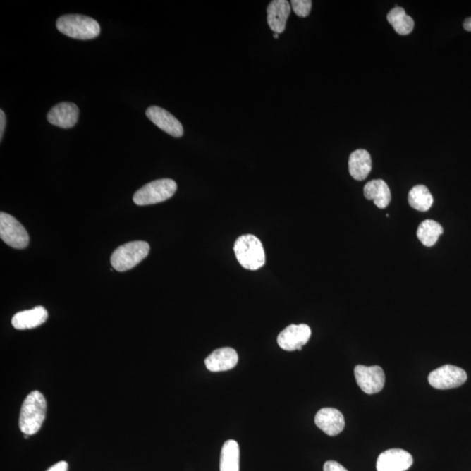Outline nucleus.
<instances>
[{
    "mask_svg": "<svg viewBox=\"0 0 471 471\" xmlns=\"http://www.w3.org/2000/svg\"><path fill=\"white\" fill-rule=\"evenodd\" d=\"M47 400L42 393L35 390L29 393L22 404L18 425L24 435L32 436L39 432L45 421Z\"/></svg>",
    "mask_w": 471,
    "mask_h": 471,
    "instance_id": "nucleus-1",
    "label": "nucleus"
},
{
    "mask_svg": "<svg viewBox=\"0 0 471 471\" xmlns=\"http://www.w3.org/2000/svg\"><path fill=\"white\" fill-rule=\"evenodd\" d=\"M234 252L239 264L245 269L256 271L264 266L266 253L256 236L243 235L235 242Z\"/></svg>",
    "mask_w": 471,
    "mask_h": 471,
    "instance_id": "nucleus-2",
    "label": "nucleus"
},
{
    "mask_svg": "<svg viewBox=\"0 0 471 471\" xmlns=\"http://www.w3.org/2000/svg\"><path fill=\"white\" fill-rule=\"evenodd\" d=\"M56 27L59 31L70 38L92 39L100 35L101 27L93 18L70 14L58 18Z\"/></svg>",
    "mask_w": 471,
    "mask_h": 471,
    "instance_id": "nucleus-3",
    "label": "nucleus"
},
{
    "mask_svg": "<svg viewBox=\"0 0 471 471\" xmlns=\"http://www.w3.org/2000/svg\"><path fill=\"white\" fill-rule=\"evenodd\" d=\"M149 245L145 241L130 242L121 245L112 254V267L117 271L130 270L149 255Z\"/></svg>",
    "mask_w": 471,
    "mask_h": 471,
    "instance_id": "nucleus-4",
    "label": "nucleus"
},
{
    "mask_svg": "<svg viewBox=\"0 0 471 471\" xmlns=\"http://www.w3.org/2000/svg\"><path fill=\"white\" fill-rule=\"evenodd\" d=\"M178 185L171 179L156 180L147 183L134 195L133 200L136 205L145 206L159 204L174 196Z\"/></svg>",
    "mask_w": 471,
    "mask_h": 471,
    "instance_id": "nucleus-5",
    "label": "nucleus"
},
{
    "mask_svg": "<svg viewBox=\"0 0 471 471\" xmlns=\"http://www.w3.org/2000/svg\"><path fill=\"white\" fill-rule=\"evenodd\" d=\"M0 237L6 245L16 249H25L29 244V235L25 227L5 212L0 213Z\"/></svg>",
    "mask_w": 471,
    "mask_h": 471,
    "instance_id": "nucleus-6",
    "label": "nucleus"
},
{
    "mask_svg": "<svg viewBox=\"0 0 471 471\" xmlns=\"http://www.w3.org/2000/svg\"><path fill=\"white\" fill-rule=\"evenodd\" d=\"M465 370L453 365H444L432 372L428 380L429 384L436 389H451L462 386L467 381Z\"/></svg>",
    "mask_w": 471,
    "mask_h": 471,
    "instance_id": "nucleus-7",
    "label": "nucleus"
},
{
    "mask_svg": "<svg viewBox=\"0 0 471 471\" xmlns=\"http://www.w3.org/2000/svg\"><path fill=\"white\" fill-rule=\"evenodd\" d=\"M355 375L357 384L369 395L381 392L384 387L385 374L381 367L358 365L355 367Z\"/></svg>",
    "mask_w": 471,
    "mask_h": 471,
    "instance_id": "nucleus-8",
    "label": "nucleus"
},
{
    "mask_svg": "<svg viewBox=\"0 0 471 471\" xmlns=\"http://www.w3.org/2000/svg\"><path fill=\"white\" fill-rule=\"evenodd\" d=\"M312 331L305 324L290 325L279 334L278 344L283 350H302V348L310 340Z\"/></svg>",
    "mask_w": 471,
    "mask_h": 471,
    "instance_id": "nucleus-9",
    "label": "nucleus"
},
{
    "mask_svg": "<svg viewBox=\"0 0 471 471\" xmlns=\"http://www.w3.org/2000/svg\"><path fill=\"white\" fill-rule=\"evenodd\" d=\"M413 465V456L400 448H391L379 455L377 471H406Z\"/></svg>",
    "mask_w": 471,
    "mask_h": 471,
    "instance_id": "nucleus-10",
    "label": "nucleus"
},
{
    "mask_svg": "<svg viewBox=\"0 0 471 471\" xmlns=\"http://www.w3.org/2000/svg\"><path fill=\"white\" fill-rule=\"evenodd\" d=\"M146 116L154 124H156L158 128L166 132L169 135L173 136V137H182L183 135L182 123L167 110L161 109L160 106H149L146 110Z\"/></svg>",
    "mask_w": 471,
    "mask_h": 471,
    "instance_id": "nucleus-11",
    "label": "nucleus"
},
{
    "mask_svg": "<svg viewBox=\"0 0 471 471\" xmlns=\"http://www.w3.org/2000/svg\"><path fill=\"white\" fill-rule=\"evenodd\" d=\"M80 110L75 103L61 102L47 114V121L54 126L70 128L78 121Z\"/></svg>",
    "mask_w": 471,
    "mask_h": 471,
    "instance_id": "nucleus-12",
    "label": "nucleus"
},
{
    "mask_svg": "<svg viewBox=\"0 0 471 471\" xmlns=\"http://www.w3.org/2000/svg\"><path fill=\"white\" fill-rule=\"evenodd\" d=\"M315 424L330 436H336L343 432L345 419L341 411L333 408H325L315 415Z\"/></svg>",
    "mask_w": 471,
    "mask_h": 471,
    "instance_id": "nucleus-13",
    "label": "nucleus"
},
{
    "mask_svg": "<svg viewBox=\"0 0 471 471\" xmlns=\"http://www.w3.org/2000/svg\"><path fill=\"white\" fill-rule=\"evenodd\" d=\"M238 355L231 348L216 349L205 359V366L211 372H223L233 369L237 366Z\"/></svg>",
    "mask_w": 471,
    "mask_h": 471,
    "instance_id": "nucleus-14",
    "label": "nucleus"
},
{
    "mask_svg": "<svg viewBox=\"0 0 471 471\" xmlns=\"http://www.w3.org/2000/svg\"><path fill=\"white\" fill-rule=\"evenodd\" d=\"M290 13V5L286 0H274L268 6L267 22L275 34L285 31L286 21Z\"/></svg>",
    "mask_w": 471,
    "mask_h": 471,
    "instance_id": "nucleus-15",
    "label": "nucleus"
},
{
    "mask_svg": "<svg viewBox=\"0 0 471 471\" xmlns=\"http://www.w3.org/2000/svg\"><path fill=\"white\" fill-rule=\"evenodd\" d=\"M49 318V312L43 307H36L31 310L18 312L13 316L12 324L14 329L27 330L42 326Z\"/></svg>",
    "mask_w": 471,
    "mask_h": 471,
    "instance_id": "nucleus-16",
    "label": "nucleus"
},
{
    "mask_svg": "<svg viewBox=\"0 0 471 471\" xmlns=\"http://www.w3.org/2000/svg\"><path fill=\"white\" fill-rule=\"evenodd\" d=\"M364 196L374 201L379 209L388 207L391 202V192L387 183L381 179L372 180L364 187Z\"/></svg>",
    "mask_w": 471,
    "mask_h": 471,
    "instance_id": "nucleus-17",
    "label": "nucleus"
},
{
    "mask_svg": "<svg viewBox=\"0 0 471 471\" xmlns=\"http://www.w3.org/2000/svg\"><path fill=\"white\" fill-rule=\"evenodd\" d=\"M349 173L352 178L362 181L367 178L372 169V160L369 152L365 149H357L353 152L348 160Z\"/></svg>",
    "mask_w": 471,
    "mask_h": 471,
    "instance_id": "nucleus-18",
    "label": "nucleus"
},
{
    "mask_svg": "<svg viewBox=\"0 0 471 471\" xmlns=\"http://www.w3.org/2000/svg\"><path fill=\"white\" fill-rule=\"evenodd\" d=\"M240 451L238 441L228 440L221 451L220 471H239Z\"/></svg>",
    "mask_w": 471,
    "mask_h": 471,
    "instance_id": "nucleus-19",
    "label": "nucleus"
},
{
    "mask_svg": "<svg viewBox=\"0 0 471 471\" xmlns=\"http://www.w3.org/2000/svg\"><path fill=\"white\" fill-rule=\"evenodd\" d=\"M388 21L397 34L408 35L413 31L415 22L413 18L408 16L402 7L397 6L390 11L388 14Z\"/></svg>",
    "mask_w": 471,
    "mask_h": 471,
    "instance_id": "nucleus-20",
    "label": "nucleus"
},
{
    "mask_svg": "<svg viewBox=\"0 0 471 471\" xmlns=\"http://www.w3.org/2000/svg\"><path fill=\"white\" fill-rule=\"evenodd\" d=\"M444 233V228L434 220H425L420 224L417 229V238L423 245L432 247L436 244L438 238Z\"/></svg>",
    "mask_w": 471,
    "mask_h": 471,
    "instance_id": "nucleus-21",
    "label": "nucleus"
},
{
    "mask_svg": "<svg viewBox=\"0 0 471 471\" xmlns=\"http://www.w3.org/2000/svg\"><path fill=\"white\" fill-rule=\"evenodd\" d=\"M433 197L429 190L424 185H417L412 188L408 194V204L417 211L428 212L432 207Z\"/></svg>",
    "mask_w": 471,
    "mask_h": 471,
    "instance_id": "nucleus-22",
    "label": "nucleus"
},
{
    "mask_svg": "<svg viewBox=\"0 0 471 471\" xmlns=\"http://www.w3.org/2000/svg\"><path fill=\"white\" fill-rule=\"evenodd\" d=\"M290 5H292L293 12L298 16L305 18L311 12L312 2L311 0H292Z\"/></svg>",
    "mask_w": 471,
    "mask_h": 471,
    "instance_id": "nucleus-23",
    "label": "nucleus"
},
{
    "mask_svg": "<svg viewBox=\"0 0 471 471\" xmlns=\"http://www.w3.org/2000/svg\"><path fill=\"white\" fill-rule=\"evenodd\" d=\"M324 471H348L343 466L336 461H327L324 465Z\"/></svg>",
    "mask_w": 471,
    "mask_h": 471,
    "instance_id": "nucleus-24",
    "label": "nucleus"
},
{
    "mask_svg": "<svg viewBox=\"0 0 471 471\" xmlns=\"http://www.w3.org/2000/svg\"><path fill=\"white\" fill-rule=\"evenodd\" d=\"M68 463L65 461H61L60 463H57L56 465L50 467V468L47 471H68Z\"/></svg>",
    "mask_w": 471,
    "mask_h": 471,
    "instance_id": "nucleus-25",
    "label": "nucleus"
},
{
    "mask_svg": "<svg viewBox=\"0 0 471 471\" xmlns=\"http://www.w3.org/2000/svg\"><path fill=\"white\" fill-rule=\"evenodd\" d=\"M6 118L3 110H0V140L3 139L4 132H5Z\"/></svg>",
    "mask_w": 471,
    "mask_h": 471,
    "instance_id": "nucleus-26",
    "label": "nucleus"
},
{
    "mask_svg": "<svg viewBox=\"0 0 471 471\" xmlns=\"http://www.w3.org/2000/svg\"><path fill=\"white\" fill-rule=\"evenodd\" d=\"M463 28L466 31L471 32V17L466 18L465 23H463Z\"/></svg>",
    "mask_w": 471,
    "mask_h": 471,
    "instance_id": "nucleus-27",
    "label": "nucleus"
},
{
    "mask_svg": "<svg viewBox=\"0 0 471 471\" xmlns=\"http://www.w3.org/2000/svg\"><path fill=\"white\" fill-rule=\"evenodd\" d=\"M274 37L275 39H278L279 38V35L278 34H274Z\"/></svg>",
    "mask_w": 471,
    "mask_h": 471,
    "instance_id": "nucleus-28",
    "label": "nucleus"
}]
</instances>
